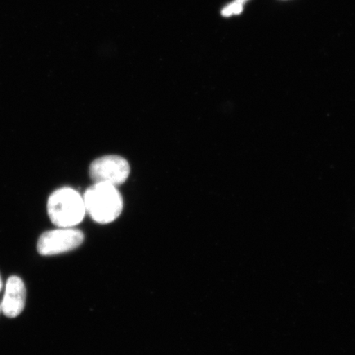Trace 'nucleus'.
Wrapping results in <instances>:
<instances>
[{"instance_id":"5","label":"nucleus","mask_w":355,"mask_h":355,"mask_svg":"<svg viewBox=\"0 0 355 355\" xmlns=\"http://www.w3.org/2000/svg\"><path fill=\"white\" fill-rule=\"evenodd\" d=\"M26 303V288L21 279L11 277L8 279L1 304V311L8 318H16L24 311Z\"/></svg>"},{"instance_id":"2","label":"nucleus","mask_w":355,"mask_h":355,"mask_svg":"<svg viewBox=\"0 0 355 355\" xmlns=\"http://www.w3.org/2000/svg\"><path fill=\"white\" fill-rule=\"evenodd\" d=\"M50 219L58 227L73 228L86 214L83 197L78 191L64 187L55 191L47 202Z\"/></svg>"},{"instance_id":"3","label":"nucleus","mask_w":355,"mask_h":355,"mask_svg":"<svg viewBox=\"0 0 355 355\" xmlns=\"http://www.w3.org/2000/svg\"><path fill=\"white\" fill-rule=\"evenodd\" d=\"M89 174L95 183L121 185L130 175V166L119 155H110L97 158L91 164Z\"/></svg>"},{"instance_id":"6","label":"nucleus","mask_w":355,"mask_h":355,"mask_svg":"<svg viewBox=\"0 0 355 355\" xmlns=\"http://www.w3.org/2000/svg\"><path fill=\"white\" fill-rule=\"evenodd\" d=\"M248 0H234L233 3H230L229 6L223 8L221 15L224 17L241 15L243 10L244 4Z\"/></svg>"},{"instance_id":"7","label":"nucleus","mask_w":355,"mask_h":355,"mask_svg":"<svg viewBox=\"0 0 355 355\" xmlns=\"http://www.w3.org/2000/svg\"><path fill=\"white\" fill-rule=\"evenodd\" d=\"M2 288V281H1V278H0V290H1Z\"/></svg>"},{"instance_id":"1","label":"nucleus","mask_w":355,"mask_h":355,"mask_svg":"<svg viewBox=\"0 0 355 355\" xmlns=\"http://www.w3.org/2000/svg\"><path fill=\"white\" fill-rule=\"evenodd\" d=\"M86 212L93 220L108 224L121 216L123 201L116 186L95 183L83 195Z\"/></svg>"},{"instance_id":"4","label":"nucleus","mask_w":355,"mask_h":355,"mask_svg":"<svg viewBox=\"0 0 355 355\" xmlns=\"http://www.w3.org/2000/svg\"><path fill=\"white\" fill-rule=\"evenodd\" d=\"M84 235L80 230L73 228H61L44 233L40 237L37 250L44 256L64 254L81 245Z\"/></svg>"},{"instance_id":"8","label":"nucleus","mask_w":355,"mask_h":355,"mask_svg":"<svg viewBox=\"0 0 355 355\" xmlns=\"http://www.w3.org/2000/svg\"><path fill=\"white\" fill-rule=\"evenodd\" d=\"M0 312H1V305H0Z\"/></svg>"}]
</instances>
